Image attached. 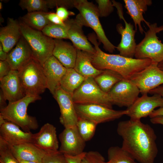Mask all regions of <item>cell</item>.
<instances>
[{"label": "cell", "instance_id": "cell-21", "mask_svg": "<svg viewBox=\"0 0 163 163\" xmlns=\"http://www.w3.org/2000/svg\"><path fill=\"white\" fill-rule=\"evenodd\" d=\"M33 58L31 49L22 36L15 47L8 53L6 60L11 70L18 71Z\"/></svg>", "mask_w": 163, "mask_h": 163}, {"label": "cell", "instance_id": "cell-41", "mask_svg": "<svg viewBox=\"0 0 163 163\" xmlns=\"http://www.w3.org/2000/svg\"><path fill=\"white\" fill-rule=\"evenodd\" d=\"M46 17L47 19L52 23L59 25H65V21L62 20L56 13L48 12Z\"/></svg>", "mask_w": 163, "mask_h": 163}, {"label": "cell", "instance_id": "cell-25", "mask_svg": "<svg viewBox=\"0 0 163 163\" xmlns=\"http://www.w3.org/2000/svg\"><path fill=\"white\" fill-rule=\"evenodd\" d=\"M10 147L13 155L18 161L24 160L41 163L43 157L47 152L31 142L10 145Z\"/></svg>", "mask_w": 163, "mask_h": 163}, {"label": "cell", "instance_id": "cell-26", "mask_svg": "<svg viewBox=\"0 0 163 163\" xmlns=\"http://www.w3.org/2000/svg\"><path fill=\"white\" fill-rule=\"evenodd\" d=\"M92 54L77 49V56L74 69L85 78H93L100 74L103 70L95 68L92 63Z\"/></svg>", "mask_w": 163, "mask_h": 163}, {"label": "cell", "instance_id": "cell-27", "mask_svg": "<svg viewBox=\"0 0 163 163\" xmlns=\"http://www.w3.org/2000/svg\"><path fill=\"white\" fill-rule=\"evenodd\" d=\"M86 78L74 68L67 69L66 73L61 80L60 87L63 90L72 95Z\"/></svg>", "mask_w": 163, "mask_h": 163}, {"label": "cell", "instance_id": "cell-9", "mask_svg": "<svg viewBox=\"0 0 163 163\" xmlns=\"http://www.w3.org/2000/svg\"><path fill=\"white\" fill-rule=\"evenodd\" d=\"M78 117L98 124L114 120L127 113V110H115L96 104H74Z\"/></svg>", "mask_w": 163, "mask_h": 163}, {"label": "cell", "instance_id": "cell-34", "mask_svg": "<svg viewBox=\"0 0 163 163\" xmlns=\"http://www.w3.org/2000/svg\"><path fill=\"white\" fill-rule=\"evenodd\" d=\"M0 163H19L13 155L10 145L0 137Z\"/></svg>", "mask_w": 163, "mask_h": 163}, {"label": "cell", "instance_id": "cell-7", "mask_svg": "<svg viewBox=\"0 0 163 163\" xmlns=\"http://www.w3.org/2000/svg\"><path fill=\"white\" fill-rule=\"evenodd\" d=\"M72 97L76 104H96L111 109L113 105L108 94L100 88L93 78H86Z\"/></svg>", "mask_w": 163, "mask_h": 163}, {"label": "cell", "instance_id": "cell-4", "mask_svg": "<svg viewBox=\"0 0 163 163\" xmlns=\"http://www.w3.org/2000/svg\"><path fill=\"white\" fill-rule=\"evenodd\" d=\"M18 71L25 95L40 96L47 88L43 66L34 58Z\"/></svg>", "mask_w": 163, "mask_h": 163}, {"label": "cell", "instance_id": "cell-33", "mask_svg": "<svg viewBox=\"0 0 163 163\" xmlns=\"http://www.w3.org/2000/svg\"><path fill=\"white\" fill-rule=\"evenodd\" d=\"M19 5L28 12L42 11L48 12L46 0H21Z\"/></svg>", "mask_w": 163, "mask_h": 163}, {"label": "cell", "instance_id": "cell-18", "mask_svg": "<svg viewBox=\"0 0 163 163\" xmlns=\"http://www.w3.org/2000/svg\"><path fill=\"white\" fill-rule=\"evenodd\" d=\"M43 67L46 78L47 88L53 95L60 87L61 80L67 69L53 55L46 61Z\"/></svg>", "mask_w": 163, "mask_h": 163}, {"label": "cell", "instance_id": "cell-11", "mask_svg": "<svg viewBox=\"0 0 163 163\" xmlns=\"http://www.w3.org/2000/svg\"><path fill=\"white\" fill-rule=\"evenodd\" d=\"M158 63L152 62L143 70L135 74L129 79L139 89L142 94L163 84V71L158 67Z\"/></svg>", "mask_w": 163, "mask_h": 163}, {"label": "cell", "instance_id": "cell-39", "mask_svg": "<svg viewBox=\"0 0 163 163\" xmlns=\"http://www.w3.org/2000/svg\"><path fill=\"white\" fill-rule=\"evenodd\" d=\"M56 13L64 21L68 20L69 16L75 15V13L73 12L69 11L67 9L63 7L57 8Z\"/></svg>", "mask_w": 163, "mask_h": 163}, {"label": "cell", "instance_id": "cell-36", "mask_svg": "<svg viewBox=\"0 0 163 163\" xmlns=\"http://www.w3.org/2000/svg\"><path fill=\"white\" fill-rule=\"evenodd\" d=\"M97 7L100 17H106L113 11L114 6L112 1L109 0H96Z\"/></svg>", "mask_w": 163, "mask_h": 163}, {"label": "cell", "instance_id": "cell-30", "mask_svg": "<svg viewBox=\"0 0 163 163\" xmlns=\"http://www.w3.org/2000/svg\"><path fill=\"white\" fill-rule=\"evenodd\" d=\"M108 161L104 163H137L133 157L122 147L113 146L107 151Z\"/></svg>", "mask_w": 163, "mask_h": 163}, {"label": "cell", "instance_id": "cell-14", "mask_svg": "<svg viewBox=\"0 0 163 163\" xmlns=\"http://www.w3.org/2000/svg\"><path fill=\"white\" fill-rule=\"evenodd\" d=\"M59 107L60 123L65 128L76 126L78 117L76 113L72 95L59 87L53 95Z\"/></svg>", "mask_w": 163, "mask_h": 163}, {"label": "cell", "instance_id": "cell-6", "mask_svg": "<svg viewBox=\"0 0 163 163\" xmlns=\"http://www.w3.org/2000/svg\"><path fill=\"white\" fill-rule=\"evenodd\" d=\"M74 6L79 12L87 27L91 28L96 33L97 39L103 44L104 48L107 51L113 53L116 46L111 43L106 35L99 20L97 6L86 0H74Z\"/></svg>", "mask_w": 163, "mask_h": 163}, {"label": "cell", "instance_id": "cell-43", "mask_svg": "<svg viewBox=\"0 0 163 163\" xmlns=\"http://www.w3.org/2000/svg\"><path fill=\"white\" fill-rule=\"evenodd\" d=\"M148 93L152 95L158 94L163 97V86H159L150 91Z\"/></svg>", "mask_w": 163, "mask_h": 163}, {"label": "cell", "instance_id": "cell-42", "mask_svg": "<svg viewBox=\"0 0 163 163\" xmlns=\"http://www.w3.org/2000/svg\"><path fill=\"white\" fill-rule=\"evenodd\" d=\"M86 152H84L81 154L75 156L64 155L68 163H81Z\"/></svg>", "mask_w": 163, "mask_h": 163}, {"label": "cell", "instance_id": "cell-44", "mask_svg": "<svg viewBox=\"0 0 163 163\" xmlns=\"http://www.w3.org/2000/svg\"><path fill=\"white\" fill-rule=\"evenodd\" d=\"M150 121L154 124L163 125V116H158L150 118Z\"/></svg>", "mask_w": 163, "mask_h": 163}, {"label": "cell", "instance_id": "cell-29", "mask_svg": "<svg viewBox=\"0 0 163 163\" xmlns=\"http://www.w3.org/2000/svg\"><path fill=\"white\" fill-rule=\"evenodd\" d=\"M48 12L36 11L28 12L21 17L20 22L35 30L41 31L51 23L47 19Z\"/></svg>", "mask_w": 163, "mask_h": 163}, {"label": "cell", "instance_id": "cell-28", "mask_svg": "<svg viewBox=\"0 0 163 163\" xmlns=\"http://www.w3.org/2000/svg\"><path fill=\"white\" fill-rule=\"evenodd\" d=\"M124 78L118 73L109 69H105L95 77L94 80L100 88L108 94L113 87Z\"/></svg>", "mask_w": 163, "mask_h": 163}, {"label": "cell", "instance_id": "cell-32", "mask_svg": "<svg viewBox=\"0 0 163 163\" xmlns=\"http://www.w3.org/2000/svg\"><path fill=\"white\" fill-rule=\"evenodd\" d=\"M97 125L91 121L78 117L76 126L80 135L86 142L93 137Z\"/></svg>", "mask_w": 163, "mask_h": 163}, {"label": "cell", "instance_id": "cell-23", "mask_svg": "<svg viewBox=\"0 0 163 163\" xmlns=\"http://www.w3.org/2000/svg\"><path fill=\"white\" fill-rule=\"evenodd\" d=\"M53 55L66 69L74 68L77 56V49L62 39H54Z\"/></svg>", "mask_w": 163, "mask_h": 163}, {"label": "cell", "instance_id": "cell-47", "mask_svg": "<svg viewBox=\"0 0 163 163\" xmlns=\"http://www.w3.org/2000/svg\"><path fill=\"white\" fill-rule=\"evenodd\" d=\"M8 53L5 52L3 48L1 43L0 42V61L6 60Z\"/></svg>", "mask_w": 163, "mask_h": 163}, {"label": "cell", "instance_id": "cell-10", "mask_svg": "<svg viewBox=\"0 0 163 163\" xmlns=\"http://www.w3.org/2000/svg\"><path fill=\"white\" fill-rule=\"evenodd\" d=\"M112 2L114 7L117 8L120 19L124 21L125 25L124 27L121 24L119 23L116 26L117 31L121 36L120 42L116 49L119 52L120 55L133 58L137 45L135 39L136 31L134 30L133 25L130 23H128L124 18L122 5L114 0Z\"/></svg>", "mask_w": 163, "mask_h": 163}, {"label": "cell", "instance_id": "cell-48", "mask_svg": "<svg viewBox=\"0 0 163 163\" xmlns=\"http://www.w3.org/2000/svg\"><path fill=\"white\" fill-rule=\"evenodd\" d=\"M18 161L19 163H38L35 161H26L24 160H21Z\"/></svg>", "mask_w": 163, "mask_h": 163}, {"label": "cell", "instance_id": "cell-1", "mask_svg": "<svg viewBox=\"0 0 163 163\" xmlns=\"http://www.w3.org/2000/svg\"><path fill=\"white\" fill-rule=\"evenodd\" d=\"M117 131L123 139L121 147L140 163H154L158 152L153 129L140 120L122 121Z\"/></svg>", "mask_w": 163, "mask_h": 163}, {"label": "cell", "instance_id": "cell-46", "mask_svg": "<svg viewBox=\"0 0 163 163\" xmlns=\"http://www.w3.org/2000/svg\"><path fill=\"white\" fill-rule=\"evenodd\" d=\"M158 116H163V107L155 110L149 117L152 118Z\"/></svg>", "mask_w": 163, "mask_h": 163}, {"label": "cell", "instance_id": "cell-51", "mask_svg": "<svg viewBox=\"0 0 163 163\" xmlns=\"http://www.w3.org/2000/svg\"><path fill=\"white\" fill-rule=\"evenodd\" d=\"M2 8V4L1 2H0V9L1 10Z\"/></svg>", "mask_w": 163, "mask_h": 163}, {"label": "cell", "instance_id": "cell-50", "mask_svg": "<svg viewBox=\"0 0 163 163\" xmlns=\"http://www.w3.org/2000/svg\"><path fill=\"white\" fill-rule=\"evenodd\" d=\"M163 31V25L159 27H157V33Z\"/></svg>", "mask_w": 163, "mask_h": 163}, {"label": "cell", "instance_id": "cell-22", "mask_svg": "<svg viewBox=\"0 0 163 163\" xmlns=\"http://www.w3.org/2000/svg\"><path fill=\"white\" fill-rule=\"evenodd\" d=\"M22 37L19 22L8 18L7 25L0 29V41L4 50L8 53Z\"/></svg>", "mask_w": 163, "mask_h": 163}, {"label": "cell", "instance_id": "cell-13", "mask_svg": "<svg viewBox=\"0 0 163 163\" xmlns=\"http://www.w3.org/2000/svg\"><path fill=\"white\" fill-rule=\"evenodd\" d=\"M163 107V97L154 94L151 96L148 94L139 97L133 104L126 109V115L133 120H139L149 116L157 107Z\"/></svg>", "mask_w": 163, "mask_h": 163}, {"label": "cell", "instance_id": "cell-19", "mask_svg": "<svg viewBox=\"0 0 163 163\" xmlns=\"http://www.w3.org/2000/svg\"><path fill=\"white\" fill-rule=\"evenodd\" d=\"M32 143L47 152L58 150L59 141L56 127L49 123L44 124L34 134Z\"/></svg>", "mask_w": 163, "mask_h": 163}, {"label": "cell", "instance_id": "cell-49", "mask_svg": "<svg viewBox=\"0 0 163 163\" xmlns=\"http://www.w3.org/2000/svg\"><path fill=\"white\" fill-rule=\"evenodd\" d=\"M158 66L160 69L163 71V61L159 63Z\"/></svg>", "mask_w": 163, "mask_h": 163}, {"label": "cell", "instance_id": "cell-31", "mask_svg": "<svg viewBox=\"0 0 163 163\" xmlns=\"http://www.w3.org/2000/svg\"><path fill=\"white\" fill-rule=\"evenodd\" d=\"M68 19L65 21V25L51 23L45 27L41 31L46 36L52 38L68 39L67 32L69 27Z\"/></svg>", "mask_w": 163, "mask_h": 163}, {"label": "cell", "instance_id": "cell-40", "mask_svg": "<svg viewBox=\"0 0 163 163\" xmlns=\"http://www.w3.org/2000/svg\"><path fill=\"white\" fill-rule=\"evenodd\" d=\"M11 70L6 60L0 61V79L8 75Z\"/></svg>", "mask_w": 163, "mask_h": 163}, {"label": "cell", "instance_id": "cell-37", "mask_svg": "<svg viewBox=\"0 0 163 163\" xmlns=\"http://www.w3.org/2000/svg\"><path fill=\"white\" fill-rule=\"evenodd\" d=\"M104 157L99 152L91 151L86 152L81 163H104Z\"/></svg>", "mask_w": 163, "mask_h": 163}, {"label": "cell", "instance_id": "cell-45", "mask_svg": "<svg viewBox=\"0 0 163 163\" xmlns=\"http://www.w3.org/2000/svg\"><path fill=\"white\" fill-rule=\"evenodd\" d=\"M7 100L3 93L0 89V110L5 108L7 105L6 103Z\"/></svg>", "mask_w": 163, "mask_h": 163}, {"label": "cell", "instance_id": "cell-20", "mask_svg": "<svg viewBox=\"0 0 163 163\" xmlns=\"http://www.w3.org/2000/svg\"><path fill=\"white\" fill-rule=\"evenodd\" d=\"M0 81L1 89L9 102L17 101L25 96L17 70H11Z\"/></svg>", "mask_w": 163, "mask_h": 163}, {"label": "cell", "instance_id": "cell-35", "mask_svg": "<svg viewBox=\"0 0 163 163\" xmlns=\"http://www.w3.org/2000/svg\"><path fill=\"white\" fill-rule=\"evenodd\" d=\"M41 163H68L65 155L59 150L47 152Z\"/></svg>", "mask_w": 163, "mask_h": 163}, {"label": "cell", "instance_id": "cell-8", "mask_svg": "<svg viewBox=\"0 0 163 163\" xmlns=\"http://www.w3.org/2000/svg\"><path fill=\"white\" fill-rule=\"evenodd\" d=\"M156 23L150 24L145 36L136 45L134 57L139 59H150L158 63L163 61V43L158 39Z\"/></svg>", "mask_w": 163, "mask_h": 163}, {"label": "cell", "instance_id": "cell-12", "mask_svg": "<svg viewBox=\"0 0 163 163\" xmlns=\"http://www.w3.org/2000/svg\"><path fill=\"white\" fill-rule=\"evenodd\" d=\"M140 93L138 88L129 79L123 78L113 87L108 94L113 105L128 108L138 98Z\"/></svg>", "mask_w": 163, "mask_h": 163}, {"label": "cell", "instance_id": "cell-5", "mask_svg": "<svg viewBox=\"0 0 163 163\" xmlns=\"http://www.w3.org/2000/svg\"><path fill=\"white\" fill-rule=\"evenodd\" d=\"M19 22L22 36L29 45L34 58L43 66L46 61L53 56L54 39L46 36L41 31Z\"/></svg>", "mask_w": 163, "mask_h": 163}, {"label": "cell", "instance_id": "cell-3", "mask_svg": "<svg viewBox=\"0 0 163 163\" xmlns=\"http://www.w3.org/2000/svg\"><path fill=\"white\" fill-rule=\"evenodd\" d=\"M40 96L26 95L14 102H9L4 108L0 110V116L5 120L13 123L25 132L36 130L39 126L35 117L28 115L27 110L29 105L40 100Z\"/></svg>", "mask_w": 163, "mask_h": 163}, {"label": "cell", "instance_id": "cell-2", "mask_svg": "<svg viewBox=\"0 0 163 163\" xmlns=\"http://www.w3.org/2000/svg\"><path fill=\"white\" fill-rule=\"evenodd\" d=\"M97 39L94 34L88 36V40L94 44L95 50L92 55V63L98 70H111L119 73L124 78L129 79L152 63L149 59H139L105 53L99 48Z\"/></svg>", "mask_w": 163, "mask_h": 163}, {"label": "cell", "instance_id": "cell-15", "mask_svg": "<svg viewBox=\"0 0 163 163\" xmlns=\"http://www.w3.org/2000/svg\"><path fill=\"white\" fill-rule=\"evenodd\" d=\"M60 142L59 151L64 155L75 156L83 152L85 142L80 135L76 126L65 128L59 135Z\"/></svg>", "mask_w": 163, "mask_h": 163}, {"label": "cell", "instance_id": "cell-16", "mask_svg": "<svg viewBox=\"0 0 163 163\" xmlns=\"http://www.w3.org/2000/svg\"><path fill=\"white\" fill-rule=\"evenodd\" d=\"M68 20V39L71 41L77 49L94 54L95 51V48L88 41L82 30L83 26L87 25L81 15L79 13L75 19Z\"/></svg>", "mask_w": 163, "mask_h": 163}, {"label": "cell", "instance_id": "cell-17", "mask_svg": "<svg viewBox=\"0 0 163 163\" xmlns=\"http://www.w3.org/2000/svg\"><path fill=\"white\" fill-rule=\"evenodd\" d=\"M19 127L0 116V137L11 146L32 142L34 134L22 131Z\"/></svg>", "mask_w": 163, "mask_h": 163}, {"label": "cell", "instance_id": "cell-38", "mask_svg": "<svg viewBox=\"0 0 163 163\" xmlns=\"http://www.w3.org/2000/svg\"><path fill=\"white\" fill-rule=\"evenodd\" d=\"M48 8L63 7L67 9L74 8V0H46Z\"/></svg>", "mask_w": 163, "mask_h": 163}, {"label": "cell", "instance_id": "cell-24", "mask_svg": "<svg viewBox=\"0 0 163 163\" xmlns=\"http://www.w3.org/2000/svg\"><path fill=\"white\" fill-rule=\"evenodd\" d=\"M124 7L127 10V13L133 19L137 31V27H139L140 33L143 34L144 32L141 24L144 22L148 27L150 25L143 17V14L147 10L148 6L152 4L151 0H124Z\"/></svg>", "mask_w": 163, "mask_h": 163}]
</instances>
